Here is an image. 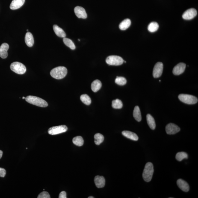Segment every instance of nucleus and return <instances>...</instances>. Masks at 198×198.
<instances>
[{"mask_svg": "<svg viewBox=\"0 0 198 198\" xmlns=\"http://www.w3.org/2000/svg\"><path fill=\"white\" fill-rule=\"evenodd\" d=\"M94 181L95 185L98 188H102L105 185V179L103 176L99 175L96 176L95 177Z\"/></svg>", "mask_w": 198, "mask_h": 198, "instance_id": "dca6fc26", "label": "nucleus"}, {"mask_svg": "<svg viewBox=\"0 0 198 198\" xmlns=\"http://www.w3.org/2000/svg\"><path fill=\"white\" fill-rule=\"evenodd\" d=\"M67 69L64 66H58L51 70L50 75L53 78L61 79L65 78L67 74Z\"/></svg>", "mask_w": 198, "mask_h": 198, "instance_id": "f257e3e1", "label": "nucleus"}, {"mask_svg": "<svg viewBox=\"0 0 198 198\" xmlns=\"http://www.w3.org/2000/svg\"><path fill=\"white\" fill-rule=\"evenodd\" d=\"M159 28V25L156 22H151L148 27V30L151 32H154L156 31Z\"/></svg>", "mask_w": 198, "mask_h": 198, "instance_id": "b1692460", "label": "nucleus"}, {"mask_svg": "<svg viewBox=\"0 0 198 198\" xmlns=\"http://www.w3.org/2000/svg\"><path fill=\"white\" fill-rule=\"evenodd\" d=\"M124 61L123 59L121 57L117 55L109 56L106 60L107 64L111 66H120L123 64Z\"/></svg>", "mask_w": 198, "mask_h": 198, "instance_id": "423d86ee", "label": "nucleus"}, {"mask_svg": "<svg viewBox=\"0 0 198 198\" xmlns=\"http://www.w3.org/2000/svg\"><path fill=\"white\" fill-rule=\"evenodd\" d=\"M63 42L66 46L68 47L71 49L75 50L76 47L74 43L70 39L64 37L63 39Z\"/></svg>", "mask_w": 198, "mask_h": 198, "instance_id": "bb28decb", "label": "nucleus"}, {"mask_svg": "<svg viewBox=\"0 0 198 198\" xmlns=\"http://www.w3.org/2000/svg\"><path fill=\"white\" fill-rule=\"evenodd\" d=\"M115 82L118 85L123 86L126 84L127 80L124 77L117 76L115 81Z\"/></svg>", "mask_w": 198, "mask_h": 198, "instance_id": "7c9ffc66", "label": "nucleus"}, {"mask_svg": "<svg viewBox=\"0 0 198 198\" xmlns=\"http://www.w3.org/2000/svg\"><path fill=\"white\" fill-rule=\"evenodd\" d=\"M123 104L122 101L119 99L114 100L112 102V107L116 109H120L123 107Z\"/></svg>", "mask_w": 198, "mask_h": 198, "instance_id": "393cba45", "label": "nucleus"}, {"mask_svg": "<svg viewBox=\"0 0 198 198\" xmlns=\"http://www.w3.org/2000/svg\"><path fill=\"white\" fill-rule=\"evenodd\" d=\"M53 28L54 32L58 37L63 38L66 37V33L61 28H60L58 25H54L53 26Z\"/></svg>", "mask_w": 198, "mask_h": 198, "instance_id": "6ab92c4d", "label": "nucleus"}, {"mask_svg": "<svg viewBox=\"0 0 198 198\" xmlns=\"http://www.w3.org/2000/svg\"><path fill=\"white\" fill-rule=\"evenodd\" d=\"M95 143L96 145H99L103 142L104 138V136L100 133H97L94 135Z\"/></svg>", "mask_w": 198, "mask_h": 198, "instance_id": "cd10ccee", "label": "nucleus"}, {"mask_svg": "<svg viewBox=\"0 0 198 198\" xmlns=\"http://www.w3.org/2000/svg\"><path fill=\"white\" fill-rule=\"evenodd\" d=\"M68 128L66 125L53 127L48 130V133L51 135H55L66 132Z\"/></svg>", "mask_w": 198, "mask_h": 198, "instance_id": "0eeeda50", "label": "nucleus"}, {"mask_svg": "<svg viewBox=\"0 0 198 198\" xmlns=\"http://www.w3.org/2000/svg\"><path fill=\"white\" fill-rule=\"evenodd\" d=\"M197 11L195 9L191 8L186 10L182 15V17L186 20H190L195 17Z\"/></svg>", "mask_w": 198, "mask_h": 198, "instance_id": "9d476101", "label": "nucleus"}, {"mask_svg": "<svg viewBox=\"0 0 198 198\" xmlns=\"http://www.w3.org/2000/svg\"><path fill=\"white\" fill-rule=\"evenodd\" d=\"M186 65L184 63H180L174 67L173 73L175 75H179L183 73L185 71Z\"/></svg>", "mask_w": 198, "mask_h": 198, "instance_id": "9b49d317", "label": "nucleus"}, {"mask_svg": "<svg viewBox=\"0 0 198 198\" xmlns=\"http://www.w3.org/2000/svg\"><path fill=\"white\" fill-rule=\"evenodd\" d=\"M133 116L134 119L137 121L138 122L141 121L142 120L141 113H140V108L138 106H136L134 108L133 111Z\"/></svg>", "mask_w": 198, "mask_h": 198, "instance_id": "5701e85b", "label": "nucleus"}, {"mask_svg": "<svg viewBox=\"0 0 198 198\" xmlns=\"http://www.w3.org/2000/svg\"><path fill=\"white\" fill-rule=\"evenodd\" d=\"M74 12L78 18L86 19L87 18L86 12L85 10L83 7H76L74 9Z\"/></svg>", "mask_w": 198, "mask_h": 198, "instance_id": "f8f14e48", "label": "nucleus"}, {"mask_svg": "<svg viewBox=\"0 0 198 198\" xmlns=\"http://www.w3.org/2000/svg\"><path fill=\"white\" fill-rule=\"evenodd\" d=\"M6 174V171L5 169L0 168V177H4Z\"/></svg>", "mask_w": 198, "mask_h": 198, "instance_id": "473e14b6", "label": "nucleus"}, {"mask_svg": "<svg viewBox=\"0 0 198 198\" xmlns=\"http://www.w3.org/2000/svg\"><path fill=\"white\" fill-rule=\"evenodd\" d=\"M27 102L33 105L41 107H46L48 104L44 100L37 96H29L25 98Z\"/></svg>", "mask_w": 198, "mask_h": 198, "instance_id": "f03ea898", "label": "nucleus"}, {"mask_svg": "<svg viewBox=\"0 0 198 198\" xmlns=\"http://www.w3.org/2000/svg\"><path fill=\"white\" fill-rule=\"evenodd\" d=\"M146 120L150 128L152 130H155L156 126L155 119L150 114H148L146 116Z\"/></svg>", "mask_w": 198, "mask_h": 198, "instance_id": "412c9836", "label": "nucleus"}, {"mask_svg": "<svg viewBox=\"0 0 198 198\" xmlns=\"http://www.w3.org/2000/svg\"><path fill=\"white\" fill-rule=\"evenodd\" d=\"M59 198H66V192L63 191L61 192L60 193L59 196Z\"/></svg>", "mask_w": 198, "mask_h": 198, "instance_id": "72a5a7b5", "label": "nucleus"}, {"mask_svg": "<svg viewBox=\"0 0 198 198\" xmlns=\"http://www.w3.org/2000/svg\"><path fill=\"white\" fill-rule=\"evenodd\" d=\"M88 198H94V197H93V196H90Z\"/></svg>", "mask_w": 198, "mask_h": 198, "instance_id": "c9c22d12", "label": "nucleus"}, {"mask_svg": "<svg viewBox=\"0 0 198 198\" xmlns=\"http://www.w3.org/2000/svg\"><path fill=\"white\" fill-rule=\"evenodd\" d=\"M25 41L27 46L31 47L34 44V39L32 34L31 32H28L25 35Z\"/></svg>", "mask_w": 198, "mask_h": 198, "instance_id": "f3484780", "label": "nucleus"}, {"mask_svg": "<svg viewBox=\"0 0 198 198\" xmlns=\"http://www.w3.org/2000/svg\"><path fill=\"white\" fill-rule=\"evenodd\" d=\"M50 196L49 193L48 192L43 191L42 192L39 194L37 198H50Z\"/></svg>", "mask_w": 198, "mask_h": 198, "instance_id": "2f4dec72", "label": "nucleus"}, {"mask_svg": "<svg viewBox=\"0 0 198 198\" xmlns=\"http://www.w3.org/2000/svg\"><path fill=\"white\" fill-rule=\"evenodd\" d=\"M9 45L7 43H4L0 46V57L1 58L5 59L8 56L7 51L9 49Z\"/></svg>", "mask_w": 198, "mask_h": 198, "instance_id": "ddd939ff", "label": "nucleus"}, {"mask_svg": "<svg viewBox=\"0 0 198 198\" xmlns=\"http://www.w3.org/2000/svg\"><path fill=\"white\" fill-rule=\"evenodd\" d=\"M81 100L84 104L89 105L91 104V101L90 96L87 94H83L81 96Z\"/></svg>", "mask_w": 198, "mask_h": 198, "instance_id": "c85d7f7f", "label": "nucleus"}, {"mask_svg": "<svg viewBox=\"0 0 198 198\" xmlns=\"http://www.w3.org/2000/svg\"><path fill=\"white\" fill-rule=\"evenodd\" d=\"M25 97H22V99H25Z\"/></svg>", "mask_w": 198, "mask_h": 198, "instance_id": "e433bc0d", "label": "nucleus"}, {"mask_svg": "<svg viewBox=\"0 0 198 198\" xmlns=\"http://www.w3.org/2000/svg\"><path fill=\"white\" fill-rule=\"evenodd\" d=\"M177 184L182 191L188 192L189 190V186L186 182L182 179H179L177 181Z\"/></svg>", "mask_w": 198, "mask_h": 198, "instance_id": "4468645a", "label": "nucleus"}, {"mask_svg": "<svg viewBox=\"0 0 198 198\" xmlns=\"http://www.w3.org/2000/svg\"><path fill=\"white\" fill-rule=\"evenodd\" d=\"M180 130V128L178 125L172 123L168 124L166 127V133L169 135L176 134L179 132Z\"/></svg>", "mask_w": 198, "mask_h": 198, "instance_id": "1a4fd4ad", "label": "nucleus"}, {"mask_svg": "<svg viewBox=\"0 0 198 198\" xmlns=\"http://www.w3.org/2000/svg\"><path fill=\"white\" fill-rule=\"evenodd\" d=\"M123 135L125 137L131 140L137 141L138 140V137L135 133L128 131H124L122 132Z\"/></svg>", "mask_w": 198, "mask_h": 198, "instance_id": "a211bd4d", "label": "nucleus"}, {"mask_svg": "<svg viewBox=\"0 0 198 198\" xmlns=\"http://www.w3.org/2000/svg\"><path fill=\"white\" fill-rule=\"evenodd\" d=\"M188 155L184 152H180L178 153L176 155V159L178 161H181L184 159H187L188 158Z\"/></svg>", "mask_w": 198, "mask_h": 198, "instance_id": "c756f323", "label": "nucleus"}, {"mask_svg": "<svg viewBox=\"0 0 198 198\" xmlns=\"http://www.w3.org/2000/svg\"><path fill=\"white\" fill-rule=\"evenodd\" d=\"M131 24V21L129 19H125L119 25V28L120 30L124 31L129 28Z\"/></svg>", "mask_w": 198, "mask_h": 198, "instance_id": "4be33fe9", "label": "nucleus"}, {"mask_svg": "<svg viewBox=\"0 0 198 198\" xmlns=\"http://www.w3.org/2000/svg\"><path fill=\"white\" fill-rule=\"evenodd\" d=\"M27 31H28L29 30H27Z\"/></svg>", "mask_w": 198, "mask_h": 198, "instance_id": "4c0bfd02", "label": "nucleus"}, {"mask_svg": "<svg viewBox=\"0 0 198 198\" xmlns=\"http://www.w3.org/2000/svg\"><path fill=\"white\" fill-rule=\"evenodd\" d=\"M154 173L153 164L152 163L148 162L145 166L143 174V179L146 182H149L152 179Z\"/></svg>", "mask_w": 198, "mask_h": 198, "instance_id": "7ed1b4c3", "label": "nucleus"}, {"mask_svg": "<svg viewBox=\"0 0 198 198\" xmlns=\"http://www.w3.org/2000/svg\"><path fill=\"white\" fill-rule=\"evenodd\" d=\"M25 0H13L10 5L12 10H16L20 8L24 4Z\"/></svg>", "mask_w": 198, "mask_h": 198, "instance_id": "2eb2a0df", "label": "nucleus"}, {"mask_svg": "<svg viewBox=\"0 0 198 198\" xmlns=\"http://www.w3.org/2000/svg\"><path fill=\"white\" fill-rule=\"evenodd\" d=\"M74 144L77 146H82L84 143V140L81 136H77L74 138L72 140Z\"/></svg>", "mask_w": 198, "mask_h": 198, "instance_id": "a878e982", "label": "nucleus"}, {"mask_svg": "<svg viewBox=\"0 0 198 198\" xmlns=\"http://www.w3.org/2000/svg\"><path fill=\"white\" fill-rule=\"evenodd\" d=\"M10 68L13 71L18 74H23L26 71V68L24 65L18 62L12 63Z\"/></svg>", "mask_w": 198, "mask_h": 198, "instance_id": "20e7f679", "label": "nucleus"}, {"mask_svg": "<svg viewBox=\"0 0 198 198\" xmlns=\"http://www.w3.org/2000/svg\"><path fill=\"white\" fill-rule=\"evenodd\" d=\"M2 155H3L2 151L0 150V159H1V157H2Z\"/></svg>", "mask_w": 198, "mask_h": 198, "instance_id": "f704fd0d", "label": "nucleus"}, {"mask_svg": "<svg viewBox=\"0 0 198 198\" xmlns=\"http://www.w3.org/2000/svg\"><path fill=\"white\" fill-rule=\"evenodd\" d=\"M101 87H102V83L99 80H95L92 83L91 89L93 92H97L101 89Z\"/></svg>", "mask_w": 198, "mask_h": 198, "instance_id": "aec40b11", "label": "nucleus"}, {"mask_svg": "<svg viewBox=\"0 0 198 198\" xmlns=\"http://www.w3.org/2000/svg\"><path fill=\"white\" fill-rule=\"evenodd\" d=\"M163 69V64L161 62H158L154 66L153 75L154 78H158L161 76Z\"/></svg>", "mask_w": 198, "mask_h": 198, "instance_id": "6e6552de", "label": "nucleus"}, {"mask_svg": "<svg viewBox=\"0 0 198 198\" xmlns=\"http://www.w3.org/2000/svg\"><path fill=\"white\" fill-rule=\"evenodd\" d=\"M178 98L181 102L189 105L197 103L198 101L197 98L196 96L189 94H180L178 96Z\"/></svg>", "mask_w": 198, "mask_h": 198, "instance_id": "39448f33", "label": "nucleus"}]
</instances>
